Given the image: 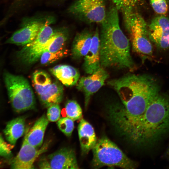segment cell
Segmentation results:
<instances>
[{
	"label": "cell",
	"mask_w": 169,
	"mask_h": 169,
	"mask_svg": "<svg viewBox=\"0 0 169 169\" xmlns=\"http://www.w3.org/2000/svg\"><path fill=\"white\" fill-rule=\"evenodd\" d=\"M64 94L63 87L57 80L52 83L43 94L38 96L43 105L48 108L55 104H59L62 101Z\"/></svg>",
	"instance_id": "20"
},
{
	"label": "cell",
	"mask_w": 169,
	"mask_h": 169,
	"mask_svg": "<svg viewBox=\"0 0 169 169\" xmlns=\"http://www.w3.org/2000/svg\"><path fill=\"white\" fill-rule=\"evenodd\" d=\"M4 163L3 161H0V168H1L3 166Z\"/></svg>",
	"instance_id": "31"
},
{
	"label": "cell",
	"mask_w": 169,
	"mask_h": 169,
	"mask_svg": "<svg viewBox=\"0 0 169 169\" xmlns=\"http://www.w3.org/2000/svg\"><path fill=\"white\" fill-rule=\"evenodd\" d=\"M25 118L20 116L14 119L7 123L3 133L7 141L15 145L18 140L25 131Z\"/></svg>",
	"instance_id": "19"
},
{
	"label": "cell",
	"mask_w": 169,
	"mask_h": 169,
	"mask_svg": "<svg viewBox=\"0 0 169 169\" xmlns=\"http://www.w3.org/2000/svg\"><path fill=\"white\" fill-rule=\"evenodd\" d=\"M32 84L38 96L44 92L52 84L49 74L45 71H35L32 77Z\"/></svg>",
	"instance_id": "22"
},
{
	"label": "cell",
	"mask_w": 169,
	"mask_h": 169,
	"mask_svg": "<svg viewBox=\"0 0 169 169\" xmlns=\"http://www.w3.org/2000/svg\"><path fill=\"white\" fill-rule=\"evenodd\" d=\"M38 167L41 169H51L47 157L42 158L38 163Z\"/></svg>",
	"instance_id": "30"
},
{
	"label": "cell",
	"mask_w": 169,
	"mask_h": 169,
	"mask_svg": "<svg viewBox=\"0 0 169 169\" xmlns=\"http://www.w3.org/2000/svg\"><path fill=\"white\" fill-rule=\"evenodd\" d=\"M14 146V145L6 142L0 134V156L10 161L13 158L12 150Z\"/></svg>",
	"instance_id": "27"
},
{
	"label": "cell",
	"mask_w": 169,
	"mask_h": 169,
	"mask_svg": "<svg viewBox=\"0 0 169 169\" xmlns=\"http://www.w3.org/2000/svg\"><path fill=\"white\" fill-rule=\"evenodd\" d=\"M50 73L64 85L72 86L78 83L80 76L78 70L68 65H58L50 69Z\"/></svg>",
	"instance_id": "18"
},
{
	"label": "cell",
	"mask_w": 169,
	"mask_h": 169,
	"mask_svg": "<svg viewBox=\"0 0 169 169\" xmlns=\"http://www.w3.org/2000/svg\"><path fill=\"white\" fill-rule=\"evenodd\" d=\"M100 32L98 28L93 31L90 47L84 57L83 69L86 73L91 74L100 67Z\"/></svg>",
	"instance_id": "14"
},
{
	"label": "cell",
	"mask_w": 169,
	"mask_h": 169,
	"mask_svg": "<svg viewBox=\"0 0 169 169\" xmlns=\"http://www.w3.org/2000/svg\"><path fill=\"white\" fill-rule=\"evenodd\" d=\"M48 108L46 115L49 121H57L60 119L61 112L59 104H53Z\"/></svg>",
	"instance_id": "29"
},
{
	"label": "cell",
	"mask_w": 169,
	"mask_h": 169,
	"mask_svg": "<svg viewBox=\"0 0 169 169\" xmlns=\"http://www.w3.org/2000/svg\"><path fill=\"white\" fill-rule=\"evenodd\" d=\"M109 77L105 69L100 67L89 75L83 77L79 80L76 88L83 92L84 96V106L86 109L92 95L104 84Z\"/></svg>",
	"instance_id": "11"
},
{
	"label": "cell",
	"mask_w": 169,
	"mask_h": 169,
	"mask_svg": "<svg viewBox=\"0 0 169 169\" xmlns=\"http://www.w3.org/2000/svg\"><path fill=\"white\" fill-rule=\"evenodd\" d=\"M46 20L42 19L24 20L21 28L17 30L7 40L6 43L24 46L35 38Z\"/></svg>",
	"instance_id": "10"
},
{
	"label": "cell",
	"mask_w": 169,
	"mask_h": 169,
	"mask_svg": "<svg viewBox=\"0 0 169 169\" xmlns=\"http://www.w3.org/2000/svg\"><path fill=\"white\" fill-rule=\"evenodd\" d=\"M167 2H168V3H169V0H167Z\"/></svg>",
	"instance_id": "34"
},
{
	"label": "cell",
	"mask_w": 169,
	"mask_h": 169,
	"mask_svg": "<svg viewBox=\"0 0 169 169\" xmlns=\"http://www.w3.org/2000/svg\"><path fill=\"white\" fill-rule=\"evenodd\" d=\"M107 84L116 91L121 100V102L111 104L108 107L110 120L117 128L137 121L159 93L156 81L146 74H127L110 80Z\"/></svg>",
	"instance_id": "1"
},
{
	"label": "cell",
	"mask_w": 169,
	"mask_h": 169,
	"mask_svg": "<svg viewBox=\"0 0 169 169\" xmlns=\"http://www.w3.org/2000/svg\"><path fill=\"white\" fill-rule=\"evenodd\" d=\"M132 143L151 146L169 132V95L159 93L142 116L119 131Z\"/></svg>",
	"instance_id": "2"
},
{
	"label": "cell",
	"mask_w": 169,
	"mask_h": 169,
	"mask_svg": "<svg viewBox=\"0 0 169 169\" xmlns=\"http://www.w3.org/2000/svg\"><path fill=\"white\" fill-rule=\"evenodd\" d=\"M51 169H78L75 154L69 147H64L47 157Z\"/></svg>",
	"instance_id": "13"
},
{
	"label": "cell",
	"mask_w": 169,
	"mask_h": 169,
	"mask_svg": "<svg viewBox=\"0 0 169 169\" xmlns=\"http://www.w3.org/2000/svg\"><path fill=\"white\" fill-rule=\"evenodd\" d=\"M4 79L12 108L21 113L34 109L36 101L33 90L24 77L6 72Z\"/></svg>",
	"instance_id": "5"
},
{
	"label": "cell",
	"mask_w": 169,
	"mask_h": 169,
	"mask_svg": "<svg viewBox=\"0 0 169 169\" xmlns=\"http://www.w3.org/2000/svg\"><path fill=\"white\" fill-rule=\"evenodd\" d=\"M69 36V31L66 28H62L54 30L50 43L45 50L54 52L64 49Z\"/></svg>",
	"instance_id": "21"
},
{
	"label": "cell",
	"mask_w": 169,
	"mask_h": 169,
	"mask_svg": "<svg viewBox=\"0 0 169 169\" xmlns=\"http://www.w3.org/2000/svg\"><path fill=\"white\" fill-rule=\"evenodd\" d=\"M73 121L66 117L60 118L57 121V124L59 130L68 137L71 136L74 128Z\"/></svg>",
	"instance_id": "26"
},
{
	"label": "cell",
	"mask_w": 169,
	"mask_h": 169,
	"mask_svg": "<svg viewBox=\"0 0 169 169\" xmlns=\"http://www.w3.org/2000/svg\"><path fill=\"white\" fill-rule=\"evenodd\" d=\"M91 166L98 169L104 166L134 169L136 163L128 158L113 142L106 136L97 140L92 149Z\"/></svg>",
	"instance_id": "4"
},
{
	"label": "cell",
	"mask_w": 169,
	"mask_h": 169,
	"mask_svg": "<svg viewBox=\"0 0 169 169\" xmlns=\"http://www.w3.org/2000/svg\"><path fill=\"white\" fill-rule=\"evenodd\" d=\"M68 52L67 50L64 49L54 52L45 50L40 58V63L43 65L51 64L66 56Z\"/></svg>",
	"instance_id": "25"
},
{
	"label": "cell",
	"mask_w": 169,
	"mask_h": 169,
	"mask_svg": "<svg viewBox=\"0 0 169 169\" xmlns=\"http://www.w3.org/2000/svg\"><path fill=\"white\" fill-rule=\"evenodd\" d=\"M133 50L144 59L152 54V47L148 34L146 23L139 13L134 12L123 16Z\"/></svg>",
	"instance_id": "6"
},
{
	"label": "cell",
	"mask_w": 169,
	"mask_h": 169,
	"mask_svg": "<svg viewBox=\"0 0 169 169\" xmlns=\"http://www.w3.org/2000/svg\"><path fill=\"white\" fill-rule=\"evenodd\" d=\"M78 131L82 153H88L97 141L94 130L87 121L81 118L78 127Z\"/></svg>",
	"instance_id": "16"
},
{
	"label": "cell",
	"mask_w": 169,
	"mask_h": 169,
	"mask_svg": "<svg viewBox=\"0 0 169 169\" xmlns=\"http://www.w3.org/2000/svg\"><path fill=\"white\" fill-rule=\"evenodd\" d=\"M21 0H15L14 3L15 4H18L20 3Z\"/></svg>",
	"instance_id": "32"
},
{
	"label": "cell",
	"mask_w": 169,
	"mask_h": 169,
	"mask_svg": "<svg viewBox=\"0 0 169 169\" xmlns=\"http://www.w3.org/2000/svg\"><path fill=\"white\" fill-rule=\"evenodd\" d=\"M106 0H76L68 9L69 13L86 23L101 24L107 14Z\"/></svg>",
	"instance_id": "8"
},
{
	"label": "cell",
	"mask_w": 169,
	"mask_h": 169,
	"mask_svg": "<svg viewBox=\"0 0 169 169\" xmlns=\"http://www.w3.org/2000/svg\"><path fill=\"white\" fill-rule=\"evenodd\" d=\"M118 11L114 6L107 11L100 32V67L131 70L135 64L130 40L121 29Z\"/></svg>",
	"instance_id": "3"
},
{
	"label": "cell",
	"mask_w": 169,
	"mask_h": 169,
	"mask_svg": "<svg viewBox=\"0 0 169 169\" xmlns=\"http://www.w3.org/2000/svg\"><path fill=\"white\" fill-rule=\"evenodd\" d=\"M114 6L122 15L135 12V8L143 0H112Z\"/></svg>",
	"instance_id": "23"
},
{
	"label": "cell",
	"mask_w": 169,
	"mask_h": 169,
	"mask_svg": "<svg viewBox=\"0 0 169 169\" xmlns=\"http://www.w3.org/2000/svg\"><path fill=\"white\" fill-rule=\"evenodd\" d=\"M168 154L169 157V150H168Z\"/></svg>",
	"instance_id": "33"
},
{
	"label": "cell",
	"mask_w": 169,
	"mask_h": 169,
	"mask_svg": "<svg viewBox=\"0 0 169 169\" xmlns=\"http://www.w3.org/2000/svg\"><path fill=\"white\" fill-rule=\"evenodd\" d=\"M149 38L159 49L169 48V18L164 15L155 17L148 27Z\"/></svg>",
	"instance_id": "12"
},
{
	"label": "cell",
	"mask_w": 169,
	"mask_h": 169,
	"mask_svg": "<svg viewBox=\"0 0 169 169\" xmlns=\"http://www.w3.org/2000/svg\"><path fill=\"white\" fill-rule=\"evenodd\" d=\"M49 123L46 115L44 114L35 122L24 139L30 145L39 148L42 146L45 130Z\"/></svg>",
	"instance_id": "17"
},
{
	"label": "cell",
	"mask_w": 169,
	"mask_h": 169,
	"mask_svg": "<svg viewBox=\"0 0 169 169\" xmlns=\"http://www.w3.org/2000/svg\"><path fill=\"white\" fill-rule=\"evenodd\" d=\"M93 34V31L86 28L76 34L71 49L74 59H79L86 55L90 47Z\"/></svg>",
	"instance_id": "15"
},
{
	"label": "cell",
	"mask_w": 169,
	"mask_h": 169,
	"mask_svg": "<svg viewBox=\"0 0 169 169\" xmlns=\"http://www.w3.org/2000/svg\"><path fill=\"white\" fill-rule=\"evenodd\" d=\"M53 21L52 18L47 19L34 40L17 52V57L22 63L31 65L40 59L54 34V30L50 25Z\"/></svg>",
	"instance_id": "7"
},
{
	"label": "cell",
	"mask_w": 169,
	"mask_h": 169,
	"mask_svg": "<svg viewBox=\"0 0 169 169\" xmlns=\"http://www.w3.org/2000/svg\"><path fill=\"white\" fill-rule=\"evenodd\" d=\"M167 0H150V3L154 11L164 15L168 12V8Z\"/></svg>",
	"instance_id": "28"
},
{
	"label": "cell",
	"mask_w": 169,
	"mask_h": 169,
	"mask_svg": "<svg viewBox=\"0 0 169 169\" xmlns=\"http://www.w3.org/2000/svg\"><path fill=\"white\" fill-rule=\"evenodd\" d=\"M65 111L66 117L74 121L82 118V109L75 100H69L67 102L65 105Z\"/></svg>",
	"instance_id": "24"
},
{
	"label": "cell",
	"mask_w": 169,
	"mask_h": 169,
	"mask_svg": "<svg viewBox=\"0 0 169 169\" xmlns=\"http://www.w3.org/2000/svg\"><path fill=\"white\" fill-rule=\"evenodd\" d=\"M49 143H46L39 148L29 144L24 138L21 148L17 156L10 161L12 169L34 168V163L37 158L45 152Z\"/></svg>",
	"instance_id": "9"
}]
</instances>
